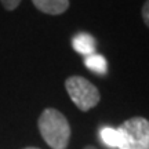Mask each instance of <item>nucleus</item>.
<instances>
[{
    "label": "nucleus",
    "mask_w": 149,
    "mask_h": 149,
    "mask_svg": "<svg viewBox=\"0 0 149 149\" xmlns=\"http://www.w3.org/2000/svg\"><path fill=\"white\" fill-rule=\"evenodd\" d=\"M37 126L48 146L53 149H66L70 139V126L61 112L54 108L44 109Z\"/></svg>",
    "instance_id": "nucleus-1"
},
{
    "label": "nucleus",
    "mask_w": 149,
    "mask_h": 149,
    "mask_svg": "<svg viewBox=\"0 0 149 149\" xmlns=\"http://www.w3.org/2000/svg\"><path fill=\"white\" fill-rule=\"evenodd\" d=\"M120 134L119 149H149V120L135 116L117 128Z\"/></svg>",
    "instance_id": "nucleus-2"
},
{
    "label": "nucleus",
    "mask_w": 149,
    "mask_h": 149,
    "mask_svg": "<svg viewBox=\"0 0 149 149\" xmlns=\"http://www.w3.org/2000/svg\"><path fill=\"white\" fill-rule=\"evenodd\" d=\"M65 87L70 100L80 111H88L100 102V91L95 86L81 76H72L65 81Z\"/></svg>",
    "instance_id": "nucleus-3"
},
{
    "label": "nucleus",
    "mask_w": 149,
    "mask_h": 149,
    "mask_svg": "<svg viewBox=\"0 0 149 149\" xmlns=\"http://www.w3.org/2000/svg\"><path fill=\"white\" fill-rule=\"evenodd\" d=\"M39 11L50 15H59L68 10L69 0H32Z\"/></svg>",
    "instance_id": "nucleus-4"
},
{
    "label": "nucleus",
    "mask_w": 149,
    "mask_h": 149,
    "mask_svg": "<svg viewBox=\"0 0 149 149\" xmlns=\"http://www.w3.org/2000/svg\"><path fill=\"white\" fill-rule=\"evenodd\" d=\"M72 46L76 53L87 57L90 54H94L95 51V39L88 33H77L72 39Z\"/></svg>",
    "instance_id": "nucleus-5"
},
{
    "label": "nucleus",
    "mask_w": 149,
    "mask_h": 149,
    "mask_svg": "<svg viewBox=\"0 0 149 149\" xmlns=\"http://www.w3.org/2000/svg\"><path fill=\"white\" fill-rule=\"evenodd\" d=\"M100 138H101L102 144L108 146L109 149H119V142H120V134L119 130L115 127H109L105 126L100 130Z\"/></svg>",
    "instance_id": "nucleus-6"
},
{
    "label": "nucleus",
    "mask_w": 149,
    "mask_h": 149,
    "mask_svg": "<svg viewBox=\"0 0 149 149\" xmlns=\"http://www.w3.org/2000/svg\"><path fill=\"white\" fill-rule=\"evenodd\" d=\"M84 64L90 70H93V72H95L98 74H105L108 70L107 59L104 58L102 55H100V54L94 53V54L87 55L84 59Z\"/></svg>",
    "instance_id": "nucleus-7"
},
{
    "label": "nucleus",
    "mask_w": 149,
    "mask_h": 149,
    "mask_svg": "<svg viewBox=\"0 0 149 149\" xmlns=\"http://www.w3.org/2000/svg\"><path fill=\"white\" fill-rule=\"evenodd\" d=\"M0 1H1L3 7L8 11L15 10L17 7L19 6V3H21V0H0Z\"/></svg>",
    "instance_id": "nucleus-8"
},
{
    "label": "nucleus",
    "mask_w": 149,
    "mask_h": 149,
    "mask_svg": "<svg viewBox=\"0 0 149 149\" xmlns=\"http://www.w3.org/2000/svg\"><path fill=\"white\" fill-rule=\"evenodd\" d=\"M142 18H144V22L146 24V26H149V0L145 1L144 7H142Z\"/></svg>",
    "instance_id": "nucleus-9"
},
{
    "label": "nucleus",
    "mask_w": 149,
    "mask_h": 149,
    "mask_svg": "<svg viewBox=\"0 0 149 149\" xmlns=\"http://www.w3.org/2000/svg\"><path fill=\"white\" fill-rule=\"evenodd\" d=\"M84 149H97V148H94V146H90V145H88V146H86Z\"/></svg>",
    "instance_id": "nucleus-10"
},
{
    "label": "nucleus",
    "mask_w": 149,
    "mask_h": 149,
    "mask_svg": "<svg viewBox=\"0 0 149 149\" xmlns=\"http://www.w3.org/2000/svg\"><path fill=\"white\" fill-rule=\"evenodd\" d=\"M25 149H39V148H25Z\"/></svg>",
    "instance_id": "nucleus-11"
}]
</instances>
